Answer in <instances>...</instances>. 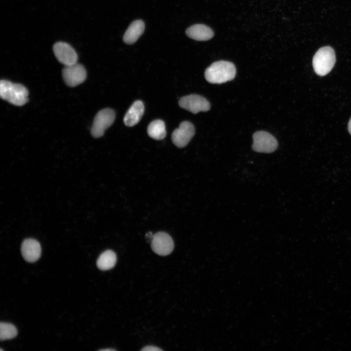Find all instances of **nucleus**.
<instances>
[{
    "instance_id": "obj_6",
    "label": "nucleus",
    "mask_w": 351,
    "mask_h": 351,
    "mask_svg": "<svg viewBox=\"0 0 351 351\" xmlns=\"http://www.w3.org/2000/svg\"><path fill=\"white\" fill-rule=\"evenodd\" d=\"M179 106L192 112H206L210 110V104L204 97L198 95H190L182 97L178 101Z\"/></svg>"
},
{
    "instance_id": "obj_13",
    "label": "nucleus",
    "mask_w": 351,
    "mask_h": 351,
    "mask_svg": "<svg viewBox=\"0 0 351 351\" xmlns=\"http://www.w3.org/2000/svg\"><path fill=\"white\" fill-rule=\"evenodd\" d=\"M186 34L189 38L198 41L208 40L214 36V32L209 27L201 24L190 26Z\"/></svg>"
},
{
    "instance_id": "obj_20",
    "label": "nucleus",
    "mask_w": 351,
    "mask_h": 351,
    "mask_svg": "<svg viewBox=\"0 0 351 351\" xmlns=\"http://www.w3.org/2000/svg\"><path fill=\"white\" fill-rule=\"evenodd\" d=\"M348 131L350 134L351 135V118L348 123Z\"/></svg>"
},
{
    "instance_id": "obj_11",
    "label": "nucleus",
    "mask_w": 351,
    "mask_h": 351,
    "mask_svg": "<svg viewBox=\"0 0 351 351\" xmlns=\"http://www.w3.org/2000/svg\"><path fill=\"white\" fill-rule=\"evenodd\" d=\"M41 251L39 243L34 239H26L22 243L21 254L27 262H34L38 260L40 256Z\"/></svg>"
},
{
    "instance_id": "obj_16",
    "label": "nucleus",
    "mask_w": 351,
    "mask_h": 351,
    "mask_svg": "<svg viewBox=\"0 0 351 351\" xmlns=\"http://www.w3.org/2000/svg\"><path fill=\"white\" fill-rule=\"evenodd\" d=\"M147 133L152 138L163 139L166 135L165 123L163 120L156 119L152 121L148 126Z\"/></svg>"
},
{
    "instance_id": "obj_21",
    "label": "nucleus",
    "mask_w": 351,
    "mask_h": 351,
    "mask_svg": "<svg viewBox=\"0 0 351 351\" xmlns=\"http://www.w3.org/2000/svg\"><path fill=\"white\" fill-rule=\"evenodd\" d=\"M115 350L113 349H102V350H100V351H115Z\"/></svg>"
},
{
    "instance_id": "obj_1",
    "label": "nucleus",
    "mask_w": 351,
    "mask_h": 351,
    "mask_svg": "<svg viewBox=\"0 0 351 351\" xmlns=\"http://www.w3.org/2000/svg\"><path fill=\"white\" fill-rule=\"evenodd\" d=\"M236 68L231 62L219 60L213 63L205 71V78L211 83L221 84L233 80Z\"/></svg>"
},
{
    "instance_id": "obj_15",
    "label": "nucleus",
    "mask_w": 351,
    "mask_h": 351,
    "mask_svg": "<svg viewBox=\"0 0 351 351\" xmlns=\"http://www.w3.org/2000/svg\"><path fill=\"white\" fill-rule=\"evenodd\" d=\"M116 262L117 256L115 252L108 250L99 255L97 261V265L99 269L106 271L113 268Z\"/></svg>"
},
{
    "instance_id": "obj_9",
    "label": "nucleus",
    "mask_w": 351,
    "mask_h": 351,
    "mask_svg": "<svg viewBox=\"0 0 351 351\" xmlns=\"http://www.w3.org/2000/svg\"><path fill=\"white\" fill-rule=\"evenodd\" d=\"M151 248L156 254L165 256L170 254L174 248V241L169 234L159 232L154 234L151 241Z\"/></svg>"
},
{
    "instance_id": "obj_4",
    "label": "nucleus",
    "mask_w": 351,
    "mask_h": 351,
    "mask_svg": "<svg viewBox=\"0 0 351 351\" xmlns=\"http://www.w3.org/2000/svg\"><path fill=\"white\" fill-rule=\"evenodd\" d=\"M115 113L110 108L99 111L95 116L91 127L92 136L96 138L102 136L105 131L114 122Z\"/></svg>"
},
{
    "instance_id": "obj_19",
    "label": "nucleus",
    "mask_w": 351,
    "mask_h": 351,
    "mask_svg": "<svg viewBox=\"0 0 351 351\" xmlns=\"http://www.w3.org/2000/svg\"><path fill=\"white\" fill-rule=\"evenodd\" d=\"M154 234H153L151 232H149L146 234L145 235L146 239H147V241H152L153 237Z\"/></svg>"
},
{
    "instance_id": "obj_18",
    "label": "nucleus",
    "mask_w": 351,
    "mask_h": 351,
    "mask_svg": "<svg viewBox=\"0 0 351 351\" xmlns=\"http://www.w3.org/2000/svg\"><path fill=\"white\" fill-rule=\"evenodd\" d=\"M141 351H162V349L158 348V347L153 346H146L144 348H143Z\"/></svg>"
},
{
    "instance_id": "obj_17",
    "label": "nucleus",
    "mask_w": 351,
    "mask_h": 351,
    "mask_svg": "<svg viewBox=\"0 0 351 351\" xmlns=\"http://www.w3.org/2000/svg\"><path fill=\"white\" fill-rule=\"evenodd\" d=\"M17 330L14 325L5 322L0 323V340L13 338L17 336Z\"/></svg>"
},
{
    "instance_id": "obj_2",
    "label": "nucleus",
    "mask_w": 351,
    "mask_h": 351,
    "mask_svg": "<svg viewBox=\"0 0 351 351\" xmlns=\"http://www.w3.org/2000/svg\"><path fill=\"white\" fill-rule=\"evenodd\" d=\"M28 91L23 85L7 80L0 82V96L3 100L16 106H22L28 100Z\"/></svg>"
},
{
    "instance_id": "obj_8",
    "label": "nucleus",
    "mask_w": 351,
    "mask_h": 351,
    "mask_svg": "<svg viewBox=\"0 0 351 351\" xmlns=\"http://www.w3.org/2000/svg\"><path fill=\"white\" fill-rule=\"evenodd\" d=\"M62 76L66 84L75 87L82 83L86 78V71L84 66L79 63L66 66L62 70Z\"/></svg>"
},
{
    "instance_id": "obj_5",
    "label": "nucleus",
    "mask_w": 351,
    "mask_h": 351,
    "mask_svg": "<svg viewBox=\"0 0 351 351\" xmlns=\"http://www.w3.org/2000/svg\"><path fill=\"white\" fill-rule=\"evenodd\" d=\"M252 149L259 153H271L277 148L276 138L269 133L260 131L254 133L253 136Z\"/></svg>"
},
{
    "instance_id": "obj_10",
    "label": "nucleus",
    "mask_w": 351,
    "mask_h": 351,
    "mask_svg": "<svg viewBox=\"0 0 351 351\" xmlns=\"http://www.w3.org/2000/svg\"><path fill=\"white\" fill-rule=\"evenodd\" d=\"M195 133L193 124L189 121L182 122L178 128L172 133V140L178 148L186 146L192 138Z\"/></svg>"
},
{
    "instance_id": "obj_3",
    "label": "nucleus",
    "mask_w": 351,
    "mask_h": 351,
    "mask_svg": "<svg viewBox=\"0 0 351 351\" xmlns=\"http://www.w3.org/2000/svg\"><path fill=\"white\" fill-rule=\"evenodd\" d=\"M335 62L333 49L330 46L320 48L314 55L312 65L316 74L320 76L328 74L332 69Z\"/></svg>"
},
{
    "instance_id": "obj_12",
    "label": "nucleus",
    "mask_w": 351,
    "mask_h": 351,
    "mask_svg": "<svg viewBox=\"0 0 351 351\" xmlns=\"http://www.w3.org/2000/svg\"><path fill=\"white\" fill-rule=\"evenodd\" d=\"M144 111L143 102L140 100H136L131 105L126 112L123 121L125 125L132 127L136 125L140 120Z\"/></svg>"
},
{
    "instance_id": "obj_7",
    "label": "nucleus",
    "mask_w": 351,
    "mask_h": 351,
    "mask_svg": "<svg viewBox=\"0 0 351 351\" xmlns=\"http://www.w3.org/2000/svg\"><path fill=\"white\" fill-rule=\"evenodd\" d=\"M53 50L57 59L66 66L77 63L78 54L69 43L63 41L57 42L54 44Z\"/></svg>"
},
{
    "instance_id": "obj_14",
    "label": "nucleus",
    "mask_w": 351,
    "mask_h": 351,
    "mask_svg": "<svg viewBox=\"0 0 351 351\" xmlns=\"http://www.w3.org/2000/svg\"><path fill=\"white\" fill-rule=\"evenodd\" d=\"M144 23L141 20H136L131 23L123 38V41L128 44L134 43L142 34Z\"/></svg>"
}]
</instances>
